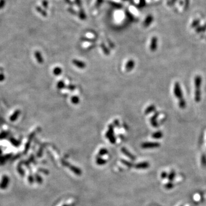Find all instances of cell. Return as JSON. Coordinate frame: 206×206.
<instances>
[{
    "label": "cell",
    "instance_id": "cell-20",
    "mask_svg": "<svg viewBox=\"0 0 206 206\" xmlns=\"http://www.w3.org/2000/svg\"><path fill=\"white\" fill-rule=\"evenodd\" d=\"M96 162L98 164H101V165L104 164L106 163V162L105 160H104V159H101L100 158H98L97 159Z\"/></svg>",
    "mask_w": 206,
    "mask_h": 206
},
{
    "label": "cell",
    "instance_id": "cell-8",
    "mask_svg": "<svg viewBox=\"0 0 206 206\" xmlns=\"http://www.w3.org/2000/svg\"><path fill=\"white\" fill-rule=\"evenodd\" d=\"M135 167L136 168H139V169H145V168H147L150 167V164L148 162H142L136 164Z\"/></svg>",
    "mask_w": 206,
    "mask_h": 206
},
{
    "label": "cell",
    "instance_id": "cell-25",
    "mask_svg": "<svg viewBox=\"0 0 206 206\" xmlns=\"http://www.w3.org/2000/svg\"><path fill=\"white\" fill-rule=\"evenodd\" d=\"M165 187L166 189L171 190V189H172V188H173V184L172 183H171V182L168 183H167V184H166L165 185Z\"/></svg>",
    "mask_w": 206,
    "mask_h": 206
},
{
    "label": "cell",
    "instance_id": "cell-14",
    "mask_svg": "<svg viewBox=\"0 0 206 206\" xmlns=\"http://www.w3.org/2000/svg\"><path fill=\"white\" fill-rule=\"evenodd\" d=\"M61 73H62V69L60 67H56V68L54 69L53 73L54 75H56V76L60 75Z\"/></svg>",
    "mask_w": 206,
    "mask_h": 206
},
{
    "label": "cell",
    "instance_id": "cell-2",
    "mask_svg": "<svg viewBox=\"0 0 206 206\" xmlns=\"http://www.w3.org/2000/svg\"><path fill=\"white\" fill-rule=\"evenodd\" d=\"M160 144L157 142H146L141 144V147L143 148H159Z\"/></svg>",
    "mask_w": 206,
    "mask_h": 206
},
{
    "label": "cell",
    "instance_id": "cell-10",
    "mask_svg": "<svg viewBox=\"0 0 206 206\" xmlns=\"http://www.w3.org/2000/svg\"><path fill=\"white\" fill-rule=\"evenodd\" d=\"M163 136V134L162 131H157V132H154L152 135V137L155 139H161Z\"/></svg>",
    "mask_w": 206,
    "mask_h": 206
},
{
    "label": "cell",
    "instance_id": "cell-12",
    "mask_svg": "<svg viewBox=\"0 0 206 206\" xmlns=\"http://www.w3.org/2000/svg\"><path fill=\"white\" fill-rule=\"evenodd\" d=\"M121 151H122V152H123V153H124V154L126 156H128V157H129L131 159H132V160H134L135 159V157H134V156L131 154V153H130V152H129L128 151L126 150L125 148H123L122 149H121Z\"/></svg>",
    "mask_w": 206,
    "mask_h": 206
},
{
    "label": "cell",
    "instance_id": "cell-22",
    "mask_svg": "<svg viewBox=\"0 0 206 206\" xmlns=\"http://www.w3.org/2000/svg\"><path fill=\"white\" fill-rule=\"evenodd\" d=\"M101 48H102L103 52H104V53L107 54V55H108V54H110V52H109L108 48H106V47L103 44H101Z\"/></svg>",
    "mask_w": 206,
    "mask_h": 206
},
{
    "label": "cell",
    "instance_id": "cell-9",
    "mask_svg": "<svg viewBox=\"0 0 206 206\" xmlns=\"http://www.w3.org/2000/svg\"><path fill=\"white\" fill-rule=\"evenodd\" d=\"M201 100V92L200 89H195V101L197 103H199Z\"/></svg>",
    "mask_w": 206,
    "mask_h": 206
},
{
    "label": "cell",
    "instance_id": "cell-21",
    "mask_svg": "<svg viewBox=\"0 0 206 206\" xmlns=\"http://www.w3.org/2000/svg\"><path fill=\"white\" fill-rule=\"evenodd\" d=\"M152 17H151V16L148 17L147 18V19H146V20L145 21V23H144L145 26H148L150 24L151 21H152Z\"/></svg>",
    "mask_w": 206,
    "mask_h": 206
},
{
    "label": "cell",
    "instance_id": "cell-19",
    "mask_svg": "<svg viewBox=\"0 0 206 206\" xmlns=\"http://www.w3.org/2000/svg\"><path fill=\"white\" fill-rule=\"evenodd\" d=\"M58 89H63L65 87V84H64V82L63 81H60L58 83H57V85Z\"/></svg>",
    "mask_w": 206,
    "mask_h": 206
},
{
    "label": "cell",
    "instance_id": "cell-3",
    "mask_svg": "<svg viewBox=\"0 0 206 206\" xmlns=\"http://www.w3.org/2000/svg\"><path fill=\"white\" fill-rule=\"evenodd\" d=\"M202 79L201 77V76L199 75L195 76L194 79V84H195V89L200 88V86L202 85Z\"/></svg>",
    "mask_w": 206,
    "mask_h": 206
},
{
    "label": "cell",
    "instance_id": "cell-1",
    "mask_svg": "<svg viewBox=\"0 0 206 206\" xmlns=\"http://www.w3.org/2000/svg\"><path fill=\"white\" fill-rule=\"evenodd\" d=\"M173 92H174L175 95L176 96V97H177L178 99H183V93L182 91V89L180 87V84L176 82L175 83L174 85V89H173Z\"/></svg>",
    "mask_w": 206,
    "mask_h": 206
},
{
    "label": "cell",
    "instance_id": "cell-30",
    "mask_svg": "<svg viewBox=\"0 0 206 206\" xmlns=\"http://www.w3.org/2000/svg\"><path fill=\"white\" fill-rule=\"evenodd\" d=\"M68 88L69 89H70V90H71V91H73L74 89H75V86H74L73 85H70L68 86Z\"/></svg>",
    "mask_w": 206,
    "mask_h": 206
},
{
    "label": "cell",
    "instance_id": "cell-4",
    "mask_svg": "<svg viewBox=\"0 0 206 206\" xmlns=\"http://www.w3.org/2000/svg\"><path fill=\"white\" fill-rule=\"evenodd\" d=\"M158 46V39L156 37H153L151 40V44H150V49L152 52H155Z\"/></svg>",
    "mask_w": 206,
    "mask_h": 206
},
{
    "label": "cell",
    "instance_id": "cell-29",
    "mask_svg": "<svg viewBox=\"0 0 206 206\" xmlns=\"http://www.w3.org/2000/svg\"><path fill=\"white\" fill-rule=\"evenodd\" d=\"M43 5L44 7H45V8H47L48 6V1H46V0H44V1H43Z\"/></svg>",
    "mask_w": 206,
    "mask_h": 206
},
{
    "label": "cell",
    "instance_id": "cell-6",
    "mask_svg": "<svg viewBox=\"0 0 206 206\" xmlns=\"http://www.w3.org/2000/svg\"><path fill=\"white\" fill-rule=\"evenodd\" d=\"M135 61L132 60H129L125 65V69L127 72H130L131 71H132L134 67H135Z\"/></svg>",
    "mask_w": 206,
    "mask_h": 206
},
{
    "label": "cell",
    "instance_id": "cell-24",
    "mask_svg": "<svg viewBox=\"0 0 206 206\" xmlns=\"http://www.w3.org/2000/svg\"><path fill=\"white\" fill-rule=\"evenodd\" d=\"M107 153H108V151L106 150V149H104V148L101 149V150H100V151H99V155H101V156L105 155L106 154H107Z\"/></svg>",
    "mask_w": 206,
    "mask_h": 206
},
{
    "label": "cell",
    "instance_id": "cell-31",
    "mask_svg": "<svg viewBox=\"0 0 206 206\" xmlns=\"http://www.w3.org/2000/svg\"><path fill=\"white\" fill-rule=\"evenodd\" d=\"M64 206H67V205H64Z\"/></svg>",
    "mask_w": 206,
    "mask_h": 206
},
{
    "label": "cell",
    "instance_id": "cell-27",
    "mask_svg": "<svg viewBox=\"0 0 206 206\" xmlns=\"http://www.w3.org/2000/svg\"><path fill=\"white\" fill-rule=\"evenodd\" d=\"M121 162H122L123 163H124L126 166H128V167H131V166H132V164H131V163L130 162H127V161H125L124 160H121Z\"/></svg>",
    "mask_w": 206,
    "mask_h": 206
},
{
    "label": "cell",
    "instance_id": "cell-5",
    "mask_svg": "<svg viewBox=\"0 0 206 206\" xmlns=\"http://www.w3.org/2000/svg\"><path fill=\"white\" fill-rule=\"evenodd\" d=\"M72 63H73L74 65L76 66L77 67H78V68H81V69H83L84 68H85V66H86V64L85 63H84L83 61L78 60H76V59H74L72 61Z\"/></svg>",
    "mask_w": 206,
    "mask_h": 206
},
{
    "label": "cell",
    "instance_id": "cell-17",
    "mask_svg": "<svg viewBox=\"0 0 206 206\" xmlns=\"http://www.w3.org/2000/svg\"><path fill=\"white\" fill-rule=\"evenodd\" d=\"M35 56L36 57V58L37 59V60H38V63H43V57H42V56L41 55V54L39 53L38 52H36L35 53Z\"/></svg>",
    "mask_w": 206,
    "mask_h": 206
},
{
    "label": "cell",
    "instance_id": "cell-16",
    "mask_svg": "<svg viewBox=\"0 0 206 206\" xmlns=\"http://www.w3.org/2000/svg\"><path fill=\"white\" fill-rule=\"evenodd\" d=\"M175 175H176V173L174 171H172L170 173L169 175H168V180H169L170 182H172V181L174 179V178L175 177Z\"/></svg>",
    "mask_w": 206,
    "mask_h": 206
},
{
    "label": "cell",
    "instance_id": "cell-26",
    "mask_svg": "<svg viewBox=\"0 0 206 206\" xmlns=\"http://www.w3.org/2000/svg\"><path fill=\"white\" fill-rule=\"evenodd\" d=\"M36 9H37V11H38V12H39V13H41V14L43 15V16H45V17L46 16V12H45V11H43V10H42V9L40 8V7H37V8H36Z\"/></svg>",
    "mask_w": 206,
    "mask_h": 206
},
{
    "label": "cell",
    "instance_id": "cell-18",
    "mask_svg": "<svg viewBox=\"0 0 206 206\" xmlns=\"http://www.w3.org/2000/svg\"><path fill=\"white\" fill-rule=\"evenodd\" d=\"M201 163H202V164L204 167H206V156L203 154L202 156V158H201Z\"/></svg>",
    "mask_w": 206,
    "mask_h": 206
},
{
    "label": "cell",
    "instance_id": "cell-7",
    "mask_svg": "<svg viewBox=\"0 0 206 206\" xmlns=\"http://www.w3.org/2000/svg\"><path fill=\"white\" fill-rule=\"evenodd\" d=\"M159 113L158 112H156L155 115H153L151 119V125H152L153 126H154V127H158L159 125L158 123H157V121H156V119H157L158 116H159Z\"/></svg>",
    "mask_w": 206,
    "mask_h": 206
},
{
    "label": "cell",
    "instance_id": "cell-28",
    "mask_svg": "<svg viewBox=\"0 0 206 206\" xmlns=\"http://www.w3.org/2000/svg\"><path fill=\"white\" fill-rule=\"evenodd\" d=\"M168 176V174L166 172H163L162 173V175H161V177L163 179H164L165 178H167Z\"/></svg>",
    "mask_w": 206,
    "mask_h": 206
},
{
    "label": "cell",
    "instance_id": "cell-13",
    "mask_svg": "<svg viewBox=\"0 0 206 206\" xmlns=\"http://www.w3.org/2000/svg\"><path fill=\"white\" fill-rule=\"evenodd\" d=\"M179 107L182 109H184L185 108L186 103L184 99L183 98L179 100Z\"/></svg>",
    "mask_w": 206,
    "mask_h": 206
},
{
    "label": "cell",
    "instance_id": "cell-23",
    "mask_svg": "<svg viewBox=\"0 0 206 206\" xmlns=\"http://www.w3.org/2000/svg\"><path fill=\"white\" fill-rule=\"evenodd\" d=\"M70 168H71V170L72 171H73V172L75 173H76L77 175H80L81 171L79 170V169H77V168H76V167H70Z\"/></svg>",
    "mask_w": 206,
    "mask_h": 206
},
{
    "label": "cell",
    "instance_id": "cell-11",
    "mask_svg": "<svg viewBox=\"0 0 206 206\" xmlns=\"http://www.w3.org/2000/svg\"><path fill=\"white\" fill-rule=\"evenodd\" d=\"M155 109H156V106L154 105H151L145 110V114H146V115H148V114L154 111L155 110Z\"/></svg>",
    "mask_w": 206,
    "mask_h": 206
},
{
    "label": "cell",
    "instance_id": "cell-15",
    "mask_svg": "<svg viewBox=\"0 0 206 206\" xmlns=\"http://www.w3.org/2000/svg\"><path fill=\"white\" fill-rule=\"evenodd\" d=\"M79 101H80V99L79 97L77 96H74L73 97H72L71 98V102L74 104H77L79 103Z\"/></svg>",
    "mask_w": 206,
    "mask_h": 206
}]
</instances>
